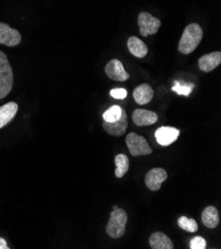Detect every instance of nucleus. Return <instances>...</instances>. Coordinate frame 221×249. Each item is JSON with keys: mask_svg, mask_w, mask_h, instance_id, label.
Instances as JSON below:
<instances>
[{"mask_svg": "<svg viewBox=\"0 0 221 249\" xmlns=\"http://www.w3.org/2000/svg\"><path fill=\"white\" fill-rule=\"evenodd\" d=\"M168 174L163 168H154L150 170L145 177V184L149 190L157 192L161 189L162 184L167 180Z\"/></svg>", "mask_w": 221, "mask_h": 249, "instance_id": "nucleus-6", "label": "nucleus"}, {"mask_svg": "<svg viewBox=\"0 0 221 249\" xmlns=\"http://www.w3.org/2000/svg\"><path fill=\"white\" fill-rule=\"evenodd\" d=\"M22 37L18 30L11 28L8 24L0 22V44L15 47L21 43Z\"/></svg>", "mask_w": 221, "mask_h": 249, "instance_id": "nucleus-7", "label": "nucleus"}, {"mask_svg": "<svg viewBox=\"0 0 221 249\" xmlns=\"http://www.w3.org/2000/svg\"><path fill=\"white\" fill-rule=\"evenodd\" d=\"M0 249H9L7 242L2 237H0Z\"/></svg>", "mask_w": 221, "mask_h": 249, "instance_id": "nucleus-24", "label": "nucleus"}, {"mask_svg": "<svg viewBox=\"0 0 221 249\" xmlns=\"http://www.w3.org/2000/svg\"><path fill=\"white\" fill-rule=\"evenodd\" d=\"M193 88H194L193 84H191V85H182L179 82H176L174 87L171 88V89H173V91L177 92L180 95L187 96V95L190 94Z\"/></svg>", "mask_w": 221, "mask_h": 249, "instance_id": "nucleus-21", "label": "nucleus"}, {"mask_svg": "<svg viewBox=\"0 0 221 249\" xmlns=\"http://www.w3.org/2000/svg\"><path fill=\"white\" fill-rule=\"evenodd\" d=\"M132 120L137 126H148L158 121V115L154 111L138 108L134 110Z\"/></svg>", "mask_w": 221, "mask_h": 249, "instance_id": "nucleus-11", "label": "nucleus"}, {"mask_svg": "<svg viewBox=\"0 0 221 249\" xmlns=\"http://www.w3.org/2000/svg\"><path fill=\"white\" fill-rule=\"evenodd\" d=\"M180 130L170 126H162L155 132L156 140L162 146H170V144H173L178 140Z\"/></svg>", "mask_w": 221, "mask_h": 249, "instance_id": "nucleus-9", "label": "nucleus"}, {"mask_svg": "<svg viewBox=\"0 0 221 249\" xmlns=\"http://www.w3.org/2000/svg\"><path fill=\"white\" fill-rule=\"evenodd\" d=\"M127 127H128V118L124 110L122 111V115L118 120L114 122H106V121L103 122L104 130L112 136H117V137L122 136L125 133Z\"/></svg>", "mask_w": 221, "mask_h": 249, "instance_id": "nucleus-10", "label": "nucleus"}, {"mask_svg": "<svg viewBox=\"0 0 221 249\" xmlns=\"http://www.w3.org/2000/svg\"><path fill=\"white\" fill-rule=\"evenodd\" d=\"M138 25L141 36L148 37L158 32L162 23L160 19L154 17L149 12H141L138 15Z\"/></svg>", "mask_w": 221, "mask_h": 249, "instance_id": "nucleus-5", "label": "nucleus"}, {"mask_svg": "<svg viewBox=\"0 0 221 249\" xmlns=\"http://www.w3.org/2000/svg\"><path fill=\"white\" fill-rule=\"evenodd\" d=\"M127 46L130 53L136 58H144L148 54V47L136 36H131L128 39Z\"/></svg>", "mask_w": 221, "mask_h": 249, "instance_id": "nucleus-15", "label": "nucleus"}, {"mask_svg": "<svg viewBox=\"0 0 221 249\" xmlns=\"http://www.w3.org/2000/svg\"><path fill=\"white\" fill-rule=\"evenodd\" d=\"M204 37L203 28L198 23H191L185 28L179 43V51L184 55L191 54L199 47Z\"/></svg>", "mask_w": 221, "mask_h": 249, "instance_id": "nucleus-1", "label": "nucleus"}, {"mask_svg": "<svg viewBox=\"0 0 221 249\" xmlns=\"http://www.w3.org/2000/svg\"><path fill=\"white\" fill-rule=\"evenodd\" d=\"M221 63V53L212 52L206 54L199 60V68L204 72H210L215 68H217Z\"/></svg>", "mask_w": 221, "mask_h": 249, "instance_id": "nucleus-13", "label": "nucleus"}, {"mask_svg": "<svg viewBox=\"0 0 221 249\" xmlns=\"http://www.w3.org/2000/svg\"><path fill=\"white\" fill-rule=\"evenodd\" d=\"M115 176L117 178H122L129 170V159L124 154H118L115 157Z\"/></svg>", "mask_w": 221, "mask_h": 249, "instance_id": "nucleus-18", "label": "nucleus"}, {"mask_svg": "<svg viewBox=\"0 0 221 249\" xmlns=\"http://www.w3.org/2000/svg\"><path fill=\"white\" fill-rule=\"evenodd\" d=\"M202 220L204 225L208 229H215L219 223L218 211L214 207H207L202 213Z\"/></svg>", "mask_w": 221, "mask_h": 249, "instance_id": "nucleus-17", "label": "nucleus"}, {"mask_svg": "<svg viewBox=\"0 0 221 249\" xmlns=\"http://www.w3.org/2000/svg\"><path fill=\"white\" fill-rule=\"evenodd\" d=\"M105 73L109 79L116 82H125L130 77L123 65L117 59H113L107 63L105 66Z\"/></svg>", "mask_w": 221, "mask_h": 249, "instance_id": "nucleus-8", "label": "nucleus"}, {"mask_svg": "<svg viewBox=\"0 0 221 249\" xmlns=\"http://www.w3.org/2000/svg\"><path fill=\"white\" fill-rule=\"evenodd\" d=\"M13 71L7 56L0 51V99L6 97L13 88Z\"/></svg>", "mask_w": 221, "mask_h": 249, "instance_id": "nucleus-3", "label": "nucleus"}, {"mask_svg": "<svg viewBox=\"0 0 221 249\" xmlns=\"http://www.w3.org/2000/svg\"><path fill=\"white\" fill-rule=\"evenodd\" d=\"M122 111H123L122 107H120L119 106H113L104 111L102 117L106 122H114L121 117Z\"/></svg>", "mask_w": 221, "mask_h": 249, "instance_id": "nucleus-20", "label": "nucleus"}, {"mask_svg": "<svg viewBox=\"0 0 221 249\" xmlns=\"http://www.w3.org/2000/svg\"><path fill=\"white\" fill-rule=\"evenodd\" d=\"M206 240L202 236H195L190 240L189 248L190 249H205L206 248Z\"/></svg>", "mask_w": 221, "mask_h": 249, "instance_id": "nucleus-22", "label": "nucleus"}, {"mask_svg": "<svg viewBox=\"0 0 221 249\" xmlns=\"http://www.w3.org/2000/svg\"><path fill=\"white\" fill-rule=\"evenodd\" d=\"M110 95L115 99H124L127 96V90L122 88L113 89L110 90Z\"/></svg>", "mask_w": 221, "mask_h": 249, "instance_id": "nucleus-23", "label": "nucleus"}, {"mask_svg": "<svg viewBox=\"0 0 221 249\" xmlns=\"http://www.w3.org/2000/svg\"><path fill=\"white\" fill-rule=\"evenodd\" d=\"M149 244L152 249H173L174 244L170 239L163 232H154L149 239Z\"/></svg>", "mask_w": 221, "mask_h": 249, "instance_id": "nucleus-16", "label": "nucleus"}, {"mask_svg": "<svg viewBox=\"0 0 221 249\" xmlns=\"http://www.w3.org/2000/svg\"><path fill=\"white\" fill-rule=\"evenodd\" d=\"M134 101L139 106L148 105L154 97V89L148 84H142L135 88L133 91Z\"/></svg>", "mask_w": 221, "mask_h": 249, "instance_id": "nucleus-12", "label": "nucleus"}, {"mask_svg": "<svg viewBox=\"0 0 221 249\" xmlns=\"http://www.w3.org/2000/svg\"><path fill=\"white\" fill-rule=\"evenodd\" d=\"M126 145L132 156H146L152 153V148L147 140L136 133H129L126 137Z\"/></svg>", "mask_w": 221, "mask_h": 249, "instance_id": "nucleus-4", "label": "nucleus"}, {"mask_svg": "<svg viewBox=\"0 0 221 249\" xmlns=\"http://www.w3.org/2000/svg\"><path fill=\"white\" fill-rule=\"evenodd\" d=\"M128 216L123 209H120L117 206L113 207V211L110 213V218L106 226V233L114 239L120 238L125 233L126 223Z\"/></svg>", "mask_w": 221, "mask_h": 249, "instance_id": "nucleus-2", "label": "nucleus"}, {"mask_svg": "<svg viewBox=\"0 0 221 249\" xmlns=\"http://www.w3.org/2000/svg\"><path fill=\"white\" fill-rule=\"evenodd\" d=\"M178 225L182 230H184L187 232H195L199 230V226H198V223H196V221L194 219L188 218L185 215L181 216L178 219Z\"/></svg>", "mask_w": 221, "mask_h": 249, "instance_id": "nucleus-19", "label": "nucleus"}, {"mask_svg": "<svg viewBox=\"0 0 221 249\" xmlns=\"http://www.w3.org/2000/svg\"><path fill=\"white\" fill-rule=\"evenodd\" d=\"M18 111V105L14 102H10L8 104L0 107V129L3 128L12 119L15 117Z\"/></svg>", "mask_w": 221, "mask_h": 249, "instance_id": "nucleus-14", "label": "nucleus"}]
</instances>
